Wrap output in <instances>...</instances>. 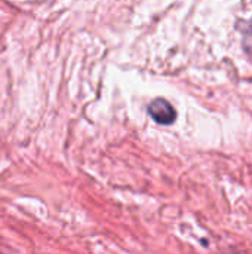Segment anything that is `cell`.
Here are the masks:
<instances>
[{
    "label": "cell",
    "instance_id": "1",
    "mask_svg": "<svg viewBox=\"0 0 252 254\" xmlns=\"http://www.w3.org/2000/svg\"><path fill=\"white\" fill-rule=\"evenodd\" d=\"M150 116L160 125H171L177 119V112L169 101L165 98H156L149 106Z\"/></svg>",
    "mask_w": 252,
    "mask_h": 254
}]
</instances>
